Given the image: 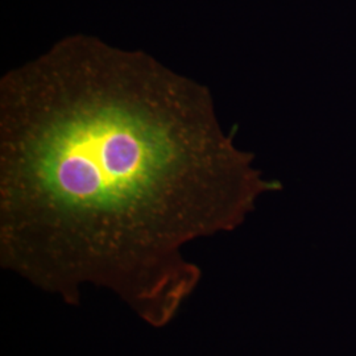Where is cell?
I'll return each mask as SVG.
<instances>
[{"mask_svg":"<svg viewBox=\"0 0 356 356\" xmlns=\"http://www.w3.org/2000/svg\"><path fill=\"white\" fill-rule=\"evenodd\" d=\"M204 85L151 54L69 36L0 79V264L66 304L116 294L161 329L202 272L188 244L279 191Z\"/></svg>","mask_w":356,"mask_h":356,"instance_id":"cell-1","label":"cell"}]
</instances>
